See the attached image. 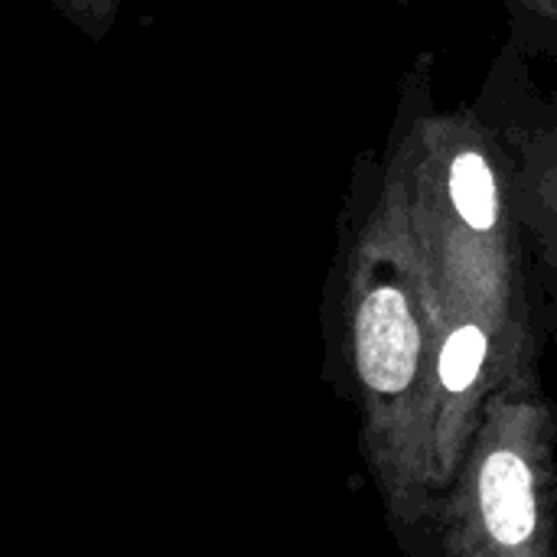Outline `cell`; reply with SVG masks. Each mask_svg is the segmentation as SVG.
I'll use <instances>...</instances> for the list:
<instances>
[{"instance_id": "cell-6", "label": "cell", "mask_w": 557, "mask_h": 557, "mask_svg": "<svg viewBox=\"0 0 557 557\" xmlns=\"http://www.w3.org/2000/svg\"><path fill=\"white\" fill-rule=\"evenodd\" d=\"M78 33H85L91 42H101L121 10V0H49Z\"/></svg>"}, {"instance_id": "cell-4", "label": "cell", "mask_w": 557, "mask_h": 557, "mask_svg": "<svg viewBox=\"0 0 557 557\" xmlns=\"http://www.w3.org/2000/svg\"><path fill=\"white\" fill-rule=\"evenodd\" d=\"M473 108L506 160L539 333L557 343V88L503 42Z\"/></svg>"}, {"instance_id": "cell-1", "label": "cell", "mask_w": 557, "mask_h": 557, "mask_svg": "<svg viewBox=\"0 0 557 557\" xmlns=\"http://www.w3.org/2000/svg\"><path fill=\"white\" fill-rule=\"evenodd\" d=\"M434 52L398 82L392 147L437 307V388L431 460L441 493L454 483L483 405L512 372L539 366L525 251L512 215L506 160L473 101L441 108Z\"/></svg>"}, {"instance_id": "cell-3", "label": "cell", "mask_w": 557, "mask_h": 557, "mask_svg": "<svg viewBox=\"0 0 557 557\" xmlns=\"http://www.w3.org/2000/svg\"><path fill=\"white\" fill-rule=\"evenodd\" d=\"M441 557H557V405L539 366L486 398L444 493Z\"/></svg>"}, {"instance_id": "cell-5", "label": "cell", "mask_w": 557, "mask_h": 557, "mask_svg": "<svg viewBox=\"0 0 557 557\" xmlns=\"http://www.w3.org/2000/svg\"><path fill=\"white\" fill-rule=\"evenodd\" d=\"M506 16V46L522 59L557 62V0H499Z\"/></svg>"}, {"instance_id": "cell-2", "label": "cell", "mask_w": 557, "mask_h": 557, "mask_svg": "<svg viewBox=\"0 0 557 557\" xmlns=\"http://www.w3.org/2000/svg\"><path fill=\"white\" fill-rule=\"evenodd\" d=\"M323 379L356 408L359 447L401 557H441L431 460L437 307L392 147L352 163L323 284Z\"/></svg>"}]
</instances>
